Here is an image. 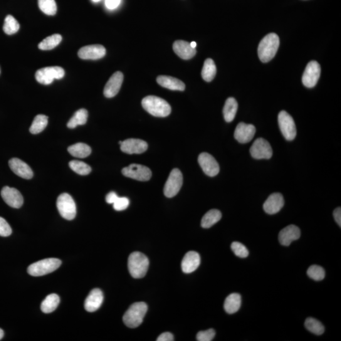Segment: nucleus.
Segmentation results:
<instances>
[{
    "mask_svg": "<svg viewBox=\"0 0 341 341\" xmlns=\"http://www.w3.org/2000/svg\"><path fill=\"white\" fill-rule=\"evenodd\" d=\"M142 105L145 111L155 117H166L172 112L167 101L157 96H147L143 99Z\"/></svg>",
    "mask_w": 341,
    "mask_h": 341,
    "instance_id": "f257e3e1",
    "label": "nucleus"
},
{
    "mask_svg": "<svg viewBox=\"0 0 341 341\" xmlns=\"http://www.w3.org/2000/svg\"><path fill=\"white\" fill-rule=\"evenodd\" d=\"M279 43V36L275 33L269 34L262 39L258 48V54L262 62H269L275 56Z\"/></svg>",
    "mask_w": 341,
    "mask_h": 341,
    "instance_id": "f03ea898",
    "label": "nucleus"
},
{
    "mask_svg": "<svg viewBox=\"0 0 341 341\" xmlns=\"http://www.w3.org/2000/svg\"><path fill=\"white\" fill-rule=\"evenodd\" d=\"M149 266V259L144 254L135 251L130 254L128 260V268L130 275L133 278H144L146 275Z\"/></svg>",
    "mask_w": 341,
    "mask_h": 341,
    "instance_id": "7ed1b4c3",
    "label": "nucleus"
},
{
    "mask_svg": "<svg viewBox=\"0 0 341 341\" xmlns=\"http://www.w3.org/2000/svg\"><path fill=\"white\" fill-rule=\"evenodd\" d=\"M147 309V305L145 303L137 302L132 304L123 316V322L128 327H138L142 323Z\"/></svg>",
    "mask_w": 341,
    "mask_h": 341,
    "instance_id": "20e7f679",
    "label": "nucleus"
},
{
    "mask_svg": "<svg viewBox=\"0 0 341 341\" xmlns=\"http://www.w3.org/2000/svg\"><path fill=\"white\" fill-rule=\"evenodd\" d=\"M61 265V261L58 259H46L31 264L27 269V272L32 276H42L53 273Z\"/></svg>",
    "mask_w": 341,
    "mask_h": 341,
    "instance_id": "39448f33",
    "label": "nucleus"
},
{
    "mask_svg": "<svg viewBox=\"0 0 341 341\" xmlns=\"http://www.w3.org/2000/svg\"><path fill=\"white\" fill-rule=\"evenodd\" d=\"M56 206L59 213L64 219L71 221L75 218L76 214V205L70 195L61 194L57 199Z\"/></svg>",
    "mask_w": 341,
    "mask_h": 341,
    "instance_id": "423d86ee",
    "label": "nucleus"
},
{
    "mask_svg": "<svg viewBox=\"0 0 341 341\" xmlns=\"http://www.w3.org/2000/svg\"><path fill=\"white\" fill-rule=\"evenodd\" d=\"M278 123L282 134L289 141L295 139L296 127L293 118L285 111H282L278 115Z\"/></svg>",
    "mask_w": 341,
    "mask_h": 341,
    "instance_id": "0eeeda50",
    "label": "nucleus"
},
{
    "mask_svg": "<svg viewBox=\"0 0 341 341\" xmlns=\"http://www.w3.org/2000/svg\"><path fill=\"white\" fill-rule=\"evenodd\" d=\"M65 76V70L60 66H49L39 69L36 73V79L39 83L49 85L54 79H61Z\"/></svg>",
    "mask_w": 341,
    "mask_h": 341,
    "instance_id": "6e6552de",
    "label": "nucleus"
},
{
    "mask_svg": "<svg viewBox=\"0 0 341 341\" xmlns=\"http://www.w3.org/2000/svg\"><path fill=\"white\" fill-rule=\"evenodd\" d=\"M183 175L181 170L174 169L172 170L165 182L164 194L167 198H172L179 194L183 185Z\"/></svg>",
    "mask_w": 341,
    "mask_h": 341,
    "instance_id": "1a4fd4ad",
    "label": "nucleus"
},
{
    "mask_svg": "<svg viewBox=\"0 0 341 341\" xmlns=\"http://www.w3.org/2000/svg\"><path fill=\"white\" fill-rule=\"evenodd\" d=\"M122 174L130 179L146 182L151 179L152 172L149 167L145 165L132 164L123 168Z\"/></svg>",
    "mask_w": 341,
    "mask_h": 341,
    "instance_id": "9d476101",
    "label": "nucleus"
},
{
    "mask_svg": "<svg viewBox=\"0 0 341 341\" xmlns=\"http://www.w3.org/2000/svg\"><path fill=\"white\" fill-rule=\"evenodd\" d=\"M252 157L255 159H269L273 156V149L268 140L259 138L254 140L250 150Z\"/></svg>",
    "mask_w": 341,
    "mask_h": 341,
    "instance_id": "9b49d317",
    "label": "nucleus"
},
{
    "mask_svg": "<svg viewBox=\"0 0 341 341\" xmlns=\"http://www.w3.org/2000/svg\"><path fill=\"white\" fill-rule=\"evenodd\" d=\"M320 73L321 68L319 63L315 61L309 62L303 75V85L308 88L315 87L320 78Z\"/></svg>",
    "mask_w": 341,
    "mask_h": 341,
    "instance_id": "f8f14e48",
    "label": "nucleus"
},
{
    "mask_svg": "<svg viewBox=\"0 0 341 341\" xmlns=\"http://www.w3.org/2000/svg\"><path fill=\"white\" fill-rule=\"evenodd\" d=\"M119 144L122 151L128 154H142L146 151L148 148L146 142L137 138H129L124 141H120Z\"/></svg>",
    "mask_w": 341,
    "mask_h": 341,
    "instance_id": "ddd939ff",
    "label": "nucleus"
},
{
    "mask_svg": "<svg viewBox=\"0 0 341 341\" xmlns=\"http://www.w3.org/2000/svg\"><path fill=\"white\" fill-rule=\"evenodd\" d=\"M200 165L207 176L214 177L219 173V165L217 160L209 153L203 152L198 158Z\"/></svg>",
    "mask_w": 341,
    "mask_h": 341,
    "instance_id": "4468645a",
    "label": "nucleus"
},
{
    "mask_svg": "<svg viewBox=\"0 0 341 341\" xmlns=\"http://www.w3.org/2000/svg\"><path fill=\"white\" fill-rule=\"evenodd\" d=\"M2 199L7 204L13 208H21L24 204V199L18 190L9 187H5L1 192Z\"/></svg>",
    "mask_w": 341,
    "mask_h": 341,
    "instance_id": "2eb2a0df",
    "label": "nucleus"
},
{
    "mask_svg": "<svg viewBox=\"0 0 341 341\" xmlns=\"http://www.w3.org/2000/svg\"><path fill=\"white\" fill-rule=\"evenodd\" d=\"M105 47L100 44L82 47L78 52V56L82 60H96L106 55Z\"/></svg>",
    "mask_w": 341,
    "mask_h": 341,
    "instance_id": "dca6fc26",
    "label": "nucleus"
},
{
    "mask_svg": "<svg viewBox=\"0 0 341 341\" xmlns=\"http://www.w3.org/2000/svg\"><path fill=\"white\" fill-rule=\"evenodd\" d=\"M256 133V128L253 125L239 123L234 131V138L241 144H246L253 139Z\"/></svg>",
    "mask_w": 341,
    "mask_h": 341,
    "instance_id": "f3484780",
    "label": "nucleus"
},
{
    "mask_svg": "<svg viewBox=\"0 0 341 341\" xmlns=\"http://www.w3.org/2000/svg\"><path fill=\"white\" fill-rule=\"evenodd\" d=\"M123 81V75L120 71H117L109 79L104 90V95L107 98L115 97L119 93Z\"/></svg>",
    "mask_w": 341,
    "mask_h": 341,
    "instance_id": "a211bd4d",
    "label": "nucleus"
},
{
    "mask_svg": "<svg viewBox=\"0 0 341 341\" xmlns=\"http://www.w3.org/2000/svg\"><path fill=\"white\" fill-rule=\"evenodd\" d=\"M301 236L300 229L295 225L284 227L279 234V241L282 245L288 246L293 241L297 240Z\"/></svg>",
    "mask_w": 341,
    "mask_h": 341,
    "instance_id": "6ab92c4d",
    "label": "nucleus"
},
{
    "mask_svg": "<svg viewBox=\"0 0 341 341\" xmlns=\"http://www.w3.org/2000/svg\"><path fill=\"white\" fill-rule=\"evenodd\" d=\"M9 166L12 172L22 179L29 180L33 177V172L28 164L18 158H13L9 160Z\"/></svg>",
    "mask_w": 341,
    "mask_h": 341,
    "instance_id": "aec40b11",
    "label": "nucleus"
},
{
    "mask_svg": "<svg viewBox=\"0 0 341 341\" xmlns=\"http://www.w3.org/2000/svg\"><path fill=\"white\" fill-rule=\"evenodd\" d=\"M284 201L283 195L280 193H274L268 197L264 204V211L268 214L278 213L283 208Z\"/></svg>",
    "mask_w": 341,
    "mask_h": 341,
    "instance_id": "412c9836",
    "label": "nucleus"
},
{
    "mask_svg": "<svg viewBox=\"0 0 341 341\" xmlns=\"http://www.w3.org/2000/svg\"><path fill=\"white\" fill-rule=\"evenodd\" d=\"M201 264V257L196 251H190L184 256L182 262V269L184 273L190 274L196 271Z\"/></svg>",
    "mask_w": 341,
    "mask_h": 341,
    "instance_id": "4be33fe9",
    "label": "nucleus"
},
{
    "mask_svg": "<svg viewBox=\"0 0 341 341\" xmlns=\"http://www.w3.org/2000/svg\"><path fill=\"white\" fill-rule=\"evenodd\" d=\"M103 300L104 296L102 291L100 289H94L86 298L84 307L89 312H95L101 307Z\"/></svg>",
    "mask_w": 341,
    "mask_h": 341,
    "instance_id": "5701e85b",
    "label": "nucleus"
},
{
    "mask_svg": "<svg viewBox=\"0 0 341 341\" xmlns=\"http://www.w3.org/2000/svg\"><path fill=\"white\" fill-rule=\"evenodd\" d=\"M174 50L184 60H190L196 54V49L192 48L190 43L185 41H177L174 44Z\"/></svg>",
    "mask_w": 341,
    "mask_h": 341,
    "instance_id": "b1692460",
    "label": "nucleus"
},
{
    "mask_svg": "<svg viewBox=\"0 0 341 341\" xmlns=\"http://www.w3.org/2000/svg\"><path fill=\"white\" fill-rule=\"evenodd\" d=\"M157 82L162 87L172 91H184L185 85L182 81L172 76L161 75L157 78Z\"/></svg>",
    "mask_w": 341,
    "mask_h": 341,
    "instance_id": "393cba45",
    "label": "nucleus"
},
{
    "mask_svg": "<svg viewBox=\"0 0 341 341\" xmlns=\"http://www.w3.org/2000/svg\"><path fill=\"white\" fill-rule=\"evenodd\" d=\"M241 296L238 293H232L225 300L224 308L229 314L237 312L241 307Z\"/></svg>",
    "mask_w": 341,
    "mask_h": 341,
    "instance_id": "a878e982",
    "label": "nucleus"
},
{
    "mask_svg": "<svg viewBox=\"0 0 341 341\" xmlns=\"http://www.w3.org/2000/svg\"><path fill=\"white\" fill-rule=\"evenodd\" d=\"M238 108V103L235 99L233 98L227 99L223 108L224 118L226 122H233L236 117Z\"/></svg>",
    "mask_w": 341,
    "mask_h": 341,
    "instance_id": "bb28decb",
    "label": "nucleus"
},
{
    "mask_svg": "<svg viewBox=\"0 0 341 341\" xmlns=\"http://www.w3.org/2000/svg\"><path fill=\"white\" fill-rule=\"evenodd\" d=\"M221 212L217 209H212L207 212L202 217L201 226L204 228H210L221 220Z\"/></svg>",
    "mask_w": 341,
    "mask_h": 341,
    "instance_id": "cd10ccee",
    "label": "nucleus"
},
{
    "mask_svg": "<svg viewBox=\"0 0 341 341\" xmlns=\"http://www.w3.org/2000/svg\"><path fill=\"white\" fill-rule=\"evenodd\" d=\"M68 151L73 157L85 158L91 154V148L83 143H77L68 148Z\"/></svg>",
    "mask_w": 341,
    "mask_h": 341,
    "instance_id": "c85d7f7f",
    "label": "nucleus"
},
{
    "mask_svg": "<svg viewBox=\"0 0 341 341\" xmlns=\"http://www.w3.org/2000/svg\"><path fill=\"white\" fill-rule=\"evenodd\" d=\"M60 297L56 294H51L41 303V309L44 313L53 312L60 303Z\"/></svg>",
    "mask_w": 341,
    "mask_h": 341,
    "instance_id": "c756f323",
    "label": "nucleus"
},
{
    "mask_svg": "<svg viewBox=\"0 0 341 341\" xmlns=\"http://www.w3.org/2000/svg\"><path fill=\"white\" fill-rule=\"evenodd\" d=\"M88 118V112L85 109H80V110L76 111L72 118H71L67 123V127L69 128H75L78 125H85L87 123Z\"/></svg>",
    "mask_w": 341,
    "mask_h": 341,
    "instance_id": "7c9ffc66",
    "label": "nucleus"
},
{
    "mask_svg": "<svg viewBox=\"0 0 341 341\" xmlns=\"http://www.w3.org/2000/svg\"><path fill=\"white\" fill-rule=\"evenodd\" d=\"M216 66L214 61L211 58L207 59L205 61L203 68L202 70V76L205 81L207 82L211 81L216 75Z\"/></svg>",
    "mask_w": 341,
    "mask_h": 341,
    "instance_id": "2f4dec72",
    "label": "nucleus"
},
{
    "mask_svg": "<svg viewBox=\"0 0 341 341\" xmlns=\"http://www.w3.org/2000/svg\"><path fill=\"white\" fill-rule=\"evenodd\" d=\"M48 117L43 115H37L32 123L30 127V132L32 134H38L43 132L48 125Z\"/></svg>",
    "mask_w": 341,
    "mask_h": 341,
    "instance_id": "473e14b6",
    "label": "nucleus"
},
{
    "mask_svg": "<svg viewBox=\"0 0 341 341\" xmlns=\"http://www.w3.org/2000/svg\"><path fill=\"white\" fill-rule=\"evenodd\" d=\"M61 40H62V37L60 34H53L44 39L39 43L38 47L41 50H51L56 48L61 43Z\"/></svg>",
    "mask_w": 341,
    "mask_h": 341,
    "instance_id": "72a5a7b5",
    "label": "nucleus"
},
{
    "mask_svg": "<svg viewBox=\"0 0 341 341\" xmlns=\"http://www.w3.org/2000/svg\"><path fill=\"white\" fill-rule=\"evenodd\" d=\"M305 326L306 329L316 335H322L325 328L322 323L313 318H308L305 320Z\"/></svg>",
    "mask_w": 341,
    "mask_h": 341,
    "instance_id": "f704fd0d",
    "label": "nucleus"
},
{
    "mask_svg": "<svg viewBox=\"0 0 341 341\" xmlns=\"http://www.w3.org/2000/svg\"><path fill=\"white\" fill-rule=\"evenodd\" d=\"M69 166L71 169L80 175L85 176L88 175L91 172V167L90 165L86 164V163L80 161V160H73L69 162Z\"/></svg>",
    "mask_w": 341,
    "mask_h": 341,
    "instance_id": "c9c22d12",
    "label": "nucleus"
},
{
    "mask_svg": "<svg viewBox=\"0 0 341 341\" xmlns=\"http://www.w3.org/2000/svg\"><path fill=\"white\" fill-rule=\"evenodd\" d=\"M20 25L13 16H8L5 19L4 31L8 35H12L19 31Z\"/></svg>",
    "mask_w": 341,
    "mask_h": 341,
    "instance_id": "e433bc0d",
    "label": "nucleus"
},
{
    "mask_svg": "<svg viewBox=\"0 0 341 341\" xmlns=\"http://www.w3.org/2000/svg\"><path fill=\"white\" fill-rule=\"evenodd\" d=\"M38 6L41 11L48 16H54L56 14L55 0H38Z\"/></svg>",
    "mask_w": 341,
    "mask_h": 341,
    "instance_id": "4c0bfd02",
    "label": "nucleus"
},
{
    "mask_svg": "<svg viewBox=\"0 0 341 341\" xmlns=\"http://www.w3.org/2000/svg\"><path fill=\"white\" fill-rule=\"evenodd\" d=\"M307 274L313 280L320 281L325 278V271L322 267L313 265L310 267L307 271Z\"/></svg>",
    "mask_w": 341,
    "mask_h": 341,
    "instance_id": "58836bf2",
    "label": "nucleus"
},
{
    "mask_svg": "<svg viewBox=\"0 0 341 341\" xmlns=\"http://www.w3.org/2000/svg\"><path fill=\"white\" fill-rule=\"evenodd\" d=\"M231 248L232 251L239 258H246L248 256L249 251L246 246L239 242H233L231 244Z\"/></svg>",
    "mask_w": 341,
    "mask_h": 341,
    "instance_id": "ea45409f",
    "label": "nucleus"
},
{
    "mask_svg": "<svg viewBox=\"0 0 341 341\" xmlns=\"http://www.w3.org/2000/svg\"><path fill=\"white\" fill-rule=\"evenodd\" d=\"M130 201L127 197H118L117 201L113 203V208L117 211H124L129 206Z\"/></svg>",
    "mask_w": 341,
    "mask_h": 341,
    "instance_id": "a19ab883",
    "label": "nucleus"
},
{
    "mask_svg": "<svg viewBox=\"0 0 341 341\" xmlns=\"http://www.w3.org/2000/svg\"><path fill=\"white\" fill-rule=\"evenodd\" d=\"M216 335V332L212 328L205 331H201L197 333V340L199 341H211Z\"/></svg>",
    "mask_w": 341,
    "mask_h": 341,
    "instance_id": "79ce46f5",
    "label": "nucleus"
},
{
    "mask_svg": "<svg viewBox=\"0 0 341 341\" xmlns=\"http://www.w3.org/2000/svg\"><path fill=\"white\" fill-rule=\"evenodd\" d=\"M12 233V228L8 222L3 217H0V236H9Z\"/></svg>",
    "mask_w": 341,
    "mask_h": 341,
    "instance_id": "37998d69",
    "label": "nucleus"
},
{
    "mask_svg": "<svg viewBox=\"0 0 341 341\" xmlns=\"http://www.w3.org/2000/svg\"><path fill=\"white\" fill-rule=\"evenodd\" d=\"M121 0H106L105 5L108 9H117L120 6Z\"/></svg>",
    "mask_w": 341,
    "mask_h": 341,
    "instance_id": "c03bdc74",
    "label": "nucleus"
},
{
    "mask_svg": "<svg viewBox=\"0 0 341 341\" xmlns=\"http://www.w3.org/2000/svg\"><path fill=\"white\" fill-rule=\"evenodd\" d=\"M174 340V337L172 333L164 332L160 334L157 338V341H173Z\"/></svg>",
    "mask_w": 341,
    "mask_h": 341,
    "instance_id": "a18cd8bd",
    "label": "nucleus"
},
{
    "mask_svg": "<svg viewBox=\"0 0 341 341\" xmlns=\"http://www.w3.org/2000/svg\"><path fill=\"white\" fill-rule=\"evenodd\" d=\"M118 198V196L115 192H111L106 195V201L108 204H113Z\"/></svg>",
    "mask_w": 341,
    "mask_h": 341,
    "instance_id": "49530a36",
    "label": "nucleus"
},
{
    "mask_svg": "<svg viewBox=\"0 0 341 341\" xmlns=\"http://www.w3.org/2000/svg\"><path fill=\"white\" fill-rule=\"evenodd\" d=\"M333 217L335 221L337 222L338 226H341V209L340 207H338V208L335 209V211H333Z\"/></svg>",
    "mask_w": 341,
    "mask_h": 341,
    "instance_id": "de8ad7c7",
    "label": "nucleus"
},
{
    "mask_svg": "<svg viewBox=\"0 0 341 341\" xmlns=\"http://www.w3.org/2000/svg\"><path fill=\"white\" fill-rule=\"evenodd\" d=\"M4 330H2V328H0V340H1L2 338L4 337Z\"/></svg>",
    "mask_w": 341,
    "mask_h": 341,
    "instance_id": "09e8293b",
    "label": "nucleus"
},
{
    "mask_svg": "<svg viewBox=\"0 0 341 341\" xmlns=\"http://www.w3.org/2000/svg\"><path fill=\"white\" fill-rule=\"evenodd\" d=\"M190 46H191L192 48H195L197 46V43H195V42H192V43H190Z\"/></svg>",
    "mask_w": 341,
    "mask_h": 341,
    "instance_id": "8fccbe9b",
    "label": "nucleus"
},
{
    "mask_svg": "<svg viewBox=\"0 0 341 341\" xmlns=\"http://www.w3.org/2000/svg\"><path fill=\"white\" fill-rule=\"evenodd\" d=\"M93 1L94 2H100L101 0H93Z\"/></svg>",
    "mask_w": 341,
    "mask_h": 341,
    "instance_id": "3c124183",
    "label": "nucleus"
},
{
    "mask_svg": "<svg viewBox=\"0 0 341 341\" xmlns=\"http://www.w3.org/2000/svg\"><path fill=\"white\" fill-rule=\"evenodd\" d=\"M0 73H1V70H0Z\"/></svg>",
    "mask_w": 341,
    "mask_h": 341,
    "instance_id": "603ef678",
    "label": "nucleus"
}]
</instances>
